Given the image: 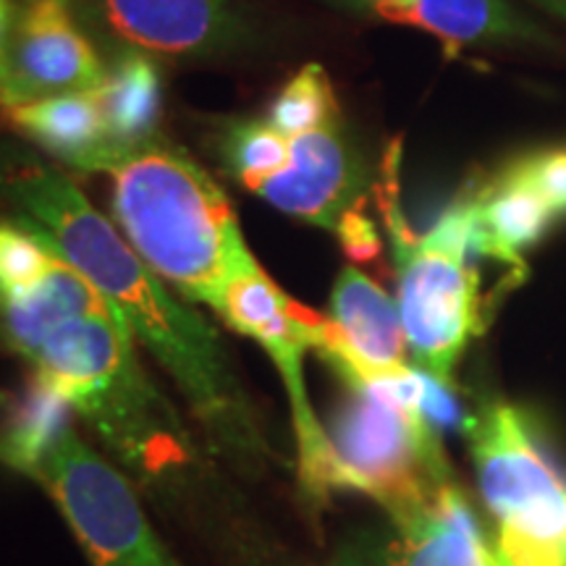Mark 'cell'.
Here are the masks:
<instances>
[{
	"mask_svg": "<svg viewBox=\"0 0 566 566\" xmlns=\"http://www.w3.org/2000/svg\"><path fill=\"white\" fill-rule=\"evenodd\" d=\"M0 195L17 205L24 221L45 231L116 307L132 336L171 375L216 449L242 459L263 454L265 438L221 338L168 294L160 275L69 176L21 163L0 174Z\"/></svg>",
	"mask_w": 566,
	"mask_h": 566,
	"instance_id": "1",
	"label": "cell"
},
{
	"mask_svg": "<svg viewBox=\"0 0 566 566\" xmlns=\"http://www.w3.org/2000/svg\"><path fill=\"white\" fill-rule=\"evenodd\" d=\"M113 218L163 281L221 315L226 289L252 260L223 189L187 153L150 145L108 168Z\"/></svg>",
	"mask_w": 566,
	"mask_h": 566,
	"instance_id": "2",
	"label": "cell"
},
{
	"mask_svg": "<svg viewBox=\"0 0 566 566\" xmlns=\"http://www.w3.org/2000/svg\"><path fill=\"white\" fill-rule=\"evenodd\" d=\"M344 384L346 396L325 428L344 488L373 495L396 516L449 483L438 430L420 409L422 370Z\"/></svg>",
	"mask_w": 566,
	"mask_h": 566,
	"instance_id": "3",
	"label": "cell"
},
{
	"mask_svg": "<svg viewBox=\"0 0 566 566\" xmlns=\"http://www.w3.org/2000/svg\"><path fill=\"white\" fill-rule=\"evenodd\" d=\"M480 493L499 522L495 548L509 566H566V488L546 462L525 417L488 407L464 430Z\"/></svg>",
	"mask_w": 566,
	"mask_h": 566,
	"instance_id": "4",
	"label": "cell"
},
{
	"mask_svg": "<svg viewBox=\"0 0 566 566\" xmlns=\"http://www.w3.org/2000/svg\"><path fill=\"white\" fill-rule=\"evenodd\" d=\"M394 147L386 163L380 210L391 233L396 265H399V315L405 325L407 349L422 373L451 386L457 359L467 342L483 331V296L475 265L457 254L436 250L415 237L399 208L396 195Z\"/></svg>",
	"mask_w": 566,
	"mask_h": 566,
	"instance_id": "5",
	"label": "cell"
},
{
	"mask_svg": "<svg viewBox=\"0 0 566 566\" xmlns=\"http://www.w3.org/2000/svg\"><path fill=\"white\" fill-rule=\"evenodd\" d=\"M30 478L53 495L92 566H181L155 535L129 480L69 424Z\"/></svg>",
	"mask_w": 566,
	"mask_h": 566,
	"instance_id": "6",
	"label": "cell"
},
{
	"mask_svg": "<svg viewBox=\"0 0 566 566\" xmlns=\"http://www.w3.org/2000/svg\"><path fill=\"white\" fill-rule=\"evenodd\" d=\"M221 317L237 334L263 346L279 367L292 405L302 491L321 504L336 488H344L328 430L317 420L302 370L304 352L313 349L315 328L323 315L283 294L252 258L226 289Z\"/></svg>",
	"mask_w": 566,
	"mask_h": 566,
	"instance_id": "7",
	"label": "cell"
},
{
	"mask_svg": "<svg viewBox=\"0 0 566 566\" xmlns=\"http://www.w3.org/2000/svg\"><path fill=\"white\" fill-rule=\"evenodd\" d=\"M108 69L76 24L71 0H27L0 61V108L97 90Z\"/></svg>",
	"mask_w": 566,
	"mask_h": 566,
	"instance_id": "8",
	"label": "cell"
},
{
	"mask_svg": "<svg viewBox=\"0 0 566 566\" xmlns=\"http://www.w3.org/2000/svg\"><path fill=\"white\" fill-rule=\"evenodd\" d=\"M313 349L342 380H375L407 367L399 304L378 283L346 268L334 283L331 315L315 328Z\"/></svg>",
	"mask_w": 566,
	"mask_h": 566,
	"instance_id": "9",
	"label": "cell"
},
{
	"mask_svg": "<svg viewBox=\"0 0 566 566\" xmlns=\"http://www.w3.org/2000/svg\"><path fill=\"white\" fill-rule=\"evenodd\" d=\"M292 158L281 171L247 184V189L286 216L334 229L354 208L359 174L336 126L296 134Z\"/></svg>",
	"mask_w": 566,
	"mask_h": 566,
	"instance_id": "10",
	"label": "cell"
},
{
	"mask_svg": "<svg viewBox=\"0 0 566 566\" xmlns=\"http://www.w3.org/2000/svg\"><path fill=\"white\" fill-rule=\"evenodd\" d=\"M108 30L145 53L192 59L237 34L231 0H90Z\"/></svg>",
	"mask_w": 566,
	"mask_h": 566,
	"instance_id": "11",
	"label": "cell"
},
{
	"mask_svg": "<svg viewBox=\"0 0 566 566\" xmlns=\"http://www.w3.org/2000/svg\"><path fill=\"white\" fill-rule=\"evenodd\" d=\"M394 522L399 537L391 566H495V546H488L475 512L451 480Z\"/></svg>",
	"mask_w": 566,
	"mask_h": 566,
	"instance_id": "12",
	"label": "cell"
},
{
	"mask_svg": "<svg viewBox=\"0 0 566 566\" xmlns=\"http://www.w3.org/2000/svg\"><path fill=\"white\" fill-rule=\"evenodd\" d=\"M13 129L76 171H105L124 155L113 147L97 90L59 92L3 108Z\"/></svg>",
	"mask_w": 566,
	"mask_h": 566,
	"instance_id": "13",
	"label": "cell"
},
{
	"mask_svg": "<svg viewBox=\"0 0 566 566\" xmlns=\"http://www.w3.org/2000/svg\"><path fill=\"white\" fill-rule=\"evenodd\" d=\"M375 13L391 24L420 27L436 34L449 55L475 42L525 38L530 32L504 0H412L405 9L378 6Z\"/></svg>",
	"mask_w": 566,
	"mask_h": 566,
	"instance_id": "14",
	"label": "cell"
},
{
	"mask_svg": "<svg viewBox=\"0 0 566 566\" xmlns=\"http://www.w3.org/2000/svg\"><path fill=\"white\" fill-rule=\"evenodd\" d=\"M105 126L118 153L126 155L155 142L163 108V82L155 63L139 51L124 53L97 87Z\"/></svg>",
	"mask_w": 566,
	"mask_h": 566,
	"instance_id": "15",
	"label": "cell"
},
{
	"mask_svg": "<svg viewBox=\"0 0 566 566\" xmlns=\"http://www.w3.org/2000/svg\"><path fill=\"white\" fill-rule=\"evenodd\" d=\"M472 197H475L480 226L501 250L512 254H522V250L533 247L556 216L541 197L506 181L504 176Z\"/></svg>",
	"mask_w": 566,
	"mask_h": 566,
	"instance_id": "16",
	"label": "cell"
},
{
	"mask_svg": "<svg viewBox=\"0 0 566 566\" xmlns=\"http://www.w3.org/2000/svg\"><path fill=\"white\" fill-rule=\"evenodd\" d=\"M336 95L328 74L317 63H310L279 92L268 113V124L286 137H296L323 126H336Z\"/></svg>",
	"mask_w": 566,
	"mask_h": 566,
	"instance_id": "17",
	"label": "cell"
},
{
	"mask_svg": "<svg viewBox=\"0 0 566 566\" xmlns=\"http://www.w3.org/2000/svg\"><path fill=\"white\" fill-rule=\"evenodd\" d=\"M66 409L69 405L59 396L45 391L42 386L34 388L9 433L0 438V462L24 472V475H32L42 451L66 428Z\"/></svg>",
	"mask_w": 566,
	"mask_h": 566,
	"instance_id": "18",
	"label": "cell"
},
{
	"mask_svg": "<svg viewBox=\"0 0 566 566\" xmlns=\"http://www.w3.org/2000/svg\"><path fill=\"white\" fill-rule=\"evenodd\" d=\"M223 153L231 174L247 187L286 166L292 158V139L271 124L242 122L231 126Z\"/></svg>",
	"mask_w": 566,
	"mask_h": 566,
	"instance_id": "19",
	"label": "cell"
},
{
	"mask_svg": "<svg viewBox=\"0 0 566 566\" xmlns=\"http://www.w3.org/2000/svg\"><path fill=\"white\" fill-rule=\"evenodd\" d=\"M501 176L541 197L556 216L566 212V150L527 155Z\"/></svg>",
	"mask_w": 566,
	"mask_h": 566,
	"instance_id": "20",
	"label": "cell"
},
{
	"mask_svg": "<svg viewBox=\"0 0 566 566\" xmlns=\"http://www.w3.org/2000/svg\"><path fill=\"white\" fill-rule=\"evenodd\" d=\"M338 239H342L344 252L354 263H370L380 254V237L370 218L359 208H349L336 226Z\"/></svg>",
	"mask_w": 566,
	"mask_h": 566,
	"instance_id": "21",
	"label": "cell"
},
{
	"mask_svg": "<svg viewBox=\"0 0 566 566\" xmlns=\"http://www.w3.org/2000/svg\"><path fill=\"white\" fill-rule=\"evenodd\" d=\"M13 19H17V11H13V0H0V61H3L6 48H9Z\"/></svg>",
	"mask_w": 566,
	"mask_h": 566,
	"instance_id": "22",
	"label": "cell"
},
{
	"mask_svg": "<svg viewBox=\"0 0 566 566\" xmlns=\"http://www.w3.org/2000/svg\"><path fill=\"white\" fill-rule=\"evenodd\" d=\"M537 3H543L548 11H554L556 17H562L566 21V0H537Z\"/></svg>",
	"mask_w": 566,
	"mask_h": 566,
	"instance_id": "23",
	"label": "cell"
},
{
	"mask_svg": "<svg viewBox=\"0 0 566 566\" xmlns=\"http://www.w3.org/2000/svg\"><path fill=\"white\" fill-rule=\"evenodd\" d=\"M409 3H412V0H373V9H378V6H396V9H405Z\"/></svg>",
	"mask_w": 566,
	"mask_h": 566,
	"instance_id": "24",
	"label": "cell"
},
{
	"mask_svg": "<svg viewBox=\"0 0 566 566\" xmlns=\"http://www.w3.org/2000/svg\"><path fill=\"white\" fill-rule=\"evenodd\" d=\"M9 399H11L9 394H3V391H0V409H3V407H9Z\"/></svg>",
	"mask_w": 566,
	"mask_h": 566,
	"instance_id": "25",
	"label": "cell"
}]
</instances>
